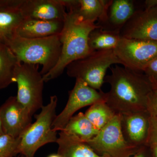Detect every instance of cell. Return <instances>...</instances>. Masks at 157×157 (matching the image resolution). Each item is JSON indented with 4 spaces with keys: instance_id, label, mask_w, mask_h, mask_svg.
Wrapping results in <instances>:
<instances>
[{
    "instance_id": "9",
    "label": "cell",
    "mask_w": 157,
    "mask_h": 157,
    "mask_svg": "<svg viewBox=\"0 0 157 157\" xmlns=\"http://www.w3.org/2000/svg\"><path fill=\"white\" fill-rule=\"evenodd\" d=\"M114 52L124 67L143 72L149 63L157 58V42L121 38Z\"/></svg>"
},
{
    "instance_id": "21",
    "label": "cell",
    "mask_w": 157,
    "mask_h": 157,
    "mask_svg": "<svg viewBox=\"0 0 157 157\" xmlns=\"http://www.w3.org/2000/svg\"><path fill=\"white\" fill-rule=\"evenodd\" d=\"M121 39L119 34L104 30L98 27L90 33L88 45L92 52L114 50Z\"/></svg>"
},
{
    "instance_id": "6",
    "label": "cell",
    "mask_w": 157,
    "mask_h": 157,
    "mask_svg": "<svg viewBox=\"0 0 157 157\" xmlns=\"http://www.w3.org/2000/svg\"><path fill=\"white\" fill-rule=\"evenodd\" d=\"M39 65L19 63L14 75L17 86V101L32 116L43 107V76L39 71Z\"/></svg>"
},
{
    "instance_id": "24",
    "label": "cell",
    "mask_w": 157,
    "mask_h": 157,
    "mask_svg": "<svg viewBox=\"0 0 157 157\" xmlns=\"http://www.w3.org/2000/svg\"><path fill=\"white\" fill-rule=\"evenodd\" d=\"M143 73L151 83L153 89L157 87V58L149 63Z\"/></svg>"
},
{
    "instance_id": "22",
    "label": "cell",
    "mask_w": 157,
    "mask_h": 157,
    "mask_svg": "<svg viewBox=\"0 0 157 157\" xmlns=\"http://www.w3.org/2000/svg\"><path fill=\"white\" fill-rule=\"evenodd\" d=\"M84 114L94 126L99 131L109 123L116 115L105 101L93 104Z\"/></svg>"
},
{
    "instance_id": "4",
    "label": "cell",
    "mask_w": 157,
    "mask_h": 157,
    "mask_svg": "<svg viewBox=\"0 0 157 157\" xmlns=\"http://www.w3.org/2000/svg\"><path fill=\"white\" fill-rule=\"evenodd\" d=\"M58 98L51 96L47 105L41 108L38 114L34 115L36 120L25 130L20 138L17 153L24 157H34L40 147L47 144L56 142L57 133L52 128L56 116Z\"/></svg>"
},
{
    "instance_id": "14",
    "label": "cell",
    "mask_w": 157,
    "mask_h": 157,
    "mask_svg": "<svg viewBox=\"0 0 157 157\" xmlns=\"http://www.w3.org/2000/svg\"><path fill=\"white\" fill-rule=\"evenodd\" d=\"M150 117L147 110L121 115L122 132L129 144L137 147L147 145Z\"/></svg>"
},
{
    "instance_id": "11",
    "label": "cell",
    "mask_w": 157,
    "mask_h": 157,
    "mask_svg": "<svg viewBox=\"0 0 157 157\" xmlns=\"http://www.w3.org/2000/svg\"><path fill=\"white\" fill-rule=\"evenodd\" d=\"M121 38L157 42V7L138 11L120 32Z\"/></svg>"
},
{
    "instance_id": "25",
    "label": "cell",
    "mask_w": 157,
    "mask_h": 157,
    "mask_svg": "<svg viewBox=\"0 0 157 157\" xmlns=\"http://www.w3.org/2000/svg\"><path fill=\"white\" fill-rule=\"evenodd\" d=\"M157 142V117L151 116L149 120L148 138L147 145L149 146Z\"/></svg>"
},
{
    "instance_id": "29",
    "label": "cell",
    "mask_w": 157,
    "mask_h": 157,
    "mask_svg": "<svg viewBox=\"0 0 157 157\" xmlns=\"http://www.w3.org/2000/svg\"><path fill=\"white\" fill-rule=\"evenodd\" d=\"M148 146L150 149L151 157H157V142Z\"/></svg>"
},
{
    "instance_id": "33",
    "label": "cell",
    "mask_w": 157,
    "mask_h": 157,
    "mask_svg": "<svg viewBox=\"0 0 157 157\" xmlns=\"http://www.w3.org/2000/svg\"><path fill=\"white\" fill-rule=\"evenodd\" d=\"M154 90L155 91L157 92V87L155 88V89Z\"/></svg>"
},
{
    "instance_id": "7",
    "label": "cell",
    "mask_w": 157,
    "mask_h": 157,
    "mask_svg": "<svg viewBox=\"0 0 157 157\" xmlns=\"http://www.w3.org/2000/svg\"><path fill=\"white\" fill-rule=\"evenodd\" d=\"M86 143L104 157H131L140 148L132 146L125 140L120 114H116L96 136Z\"/></svg>"
},
{
    "instance_id": "30",
    "label": "cell",
    "mask_w": 157,
    "mask_h": 157,
    "mask_svg": "<svg viewBox=\"0 0 157 157\" xmlns=\"http://www.w3.org/2000/svg\"><path fill=\"white\" fill-rule=\"evenodd\" d=\"M4 134H5V133H4V131H3L2 121H1V118H0V135Z\"/></svg>"
},
{
    "instance_id": "13",
    "label": "cell",
    "mask_w": 157,
    "mask_h": 157,
    "mask_svg": "<svg viewBox=\"0 0 157 157\" xmlns=\"http://www.w3.org/2000/svg\"><path fill=\"white\" fill-rule=\"evenodd\" d=\"M24 18L64 21L67 12L61 0H18Z\"/></svg>"
},
{
    "instance_id": "32",
    "label": "cell",
    "mask_w": 157,
    "mask_h": 157,
    "mask_svg": "<svg viewBox=\"0 0 157 157\" xmlns=\"http://www.w3.org/2000/svg\"><path fill=\"white\" fill-rule=\"evenodd\" d=\"M17 157H24V156H23L22 155H18V156Z\"/></svg>"
},
{
    "instance_id": "27",
    "label": "cell",
    "mask_w": 157,
    "mask_h": 157,
    "mask_svg": "<svg viewBox=\"0 0 157 157\" xmlns=\"http://www.w3.org/2000/svg\"><path fill=\"white\" fill-rule=\"evenodd\" d=\"M131 157H151L149 147L147 145L140 147L136 153Z\"/></svg>"
},
{
    "instance_id": "23",
    "label": "cell",
    "mask_w": 157,
    "mask_h": 157,
    "mask_svg": "<svg viewBox=\"0 0 157 157\" xmlns=\"http://www.w3.org/2000/svg\"><path fill=\"white\" fill-rule=\"evenodd\" d=\"M20 138L4 134L0 135V157H14L18 155Z\"/></svg>"
},
{
    "instance_id": "12",
    "label": "cell",
    "mask_w": 157,
    "mask_h": 157,
    "mask_svg": "<svg viewBox=\"0 0 157 157\" xmlns=\"http://www.w3.org/2000/svg\"><path fill=\"white\" fill-rule=\"evenodd\" d=\"M144 9V2L111 0L106 16L96 25L104 30L120 34L121 29L129 20L138 11Z\"/></svg>"
},
{
    "instance_id": "19",
    "label": "cell",
    "mask_w": 157,
    "mask_h": 157,
    "mask_svg": "<svg viewBox=\"0 0 157 157\" xmlns=\"http://www.w3.org/2000/svg\"><path fill=\"white\" fill-rule=\"evenodd\" d=\"M62 131L84 142L92 139L99 132L82 112L73 116Z\"/></svg>"
},
{
    "instance_id": "2",
    "label": "cell",
    "mask_w": 157,
    "mask_h": 157,
    "mask_svg": "<svg viewBox=\"0 0 157 157\" xmlns=\"http://www.w3.org/2000/svg\"><path fill=\"white\" fill-rule=\"evenodd\" d=\"M98 27L95 23L80 21L72 12H67L60 34V56L55 67L43 76L45 82L57 78L70 63L91 53L88 45L89 36L92 31Z\"/></svg>"
},
{
    "instance_id": "28",
    "label": "cell",
    "mask_w": 157,
    "mask_h": 157,
    "mask_svg": "<svg viewBox=\"0 0 157 157\" xmlns=\"http://www.w3.org/2000/svg\"><path fill=\"white\" fill-rule=\"evenodd\" d=\"M144 9L157 7V0H146L144 1Z\"/></svg>"
},
{
    "instance_id": "1",
    "label": "cell",
    "mask_w": 157,
    "mask_h": 157,
    "mask_svg": "<svg viewBox=\"0 0 157 157\" xmlns=\"http://www.w3.org/2000/svg\"><path fill=\"white\" fill-rule=\"evenodd\" d=\"M116 64L109 68L111 73L105 77L110 90L106 103L116 114L147 110L149 98L154 89L143 72Z\"/></svg>"
},
{
    "instance_id": "20",
    "label": "cell",
    "mask_w": 157,
    "mask_h": 157,
    "mask_svg": "<svg viewBox=\"0 0 157 157\" xmlns=\"http://www.w3.org/2000/svg\"><path fill=\"white\" fill-rule=\"evenodd\" d=\"M18 63L9 46L0 43V90L14 82V70Z\"/></svg>"
},
{
    "instance_id": "10",
    "label": "cell",
    "mask_w": 157,
    "mask_h": 157,
    "mask_svg": "<svg viewBox=\"0 0 157 157\" xmlns=\"http://www.w3.org/2000/svg\"><path fill=\"white\" fill-rule=\"evenodd\" d=\"M32 116L17 101L11 96L0 107V118L5 134L19 138L32 124Z\"/></svg>"
},
{
    "instance_id": "26",
    "label": "cell",
    "mask_w": 157,
    "mask_h": 157,
    "mask_svg": "<svg viewBox=\"0 0 157 157\" xmlns=\"http://www.w3.org/2000/svg\"><path fill=\"white\" fill-rule=\"evenodd\" d=\"M147 110L151 116L157 117V92L154 90L150 96Z\"/></svg>"
},
{
    "instance_id": "31",
    "label": "cell",
    "mask_w": 157,
    "mask_h": 157,
    "mask_svg": "<svg viewBox=\"0 0 157 157\" xmlns=\"http://www.w3.org/2000/svg\"><path fill=\"white\" fill-rule=\"evenodd\" d=\"M47 157H63L61 155H60L59 154H52L51 155H49V156H48Z\"/></svg>"
},
{
    "instance_id": "18",
    "label": "cell",
    "mask_w": 157,
    "mask_h": 157,
    "mask_svg": "<svg viewBox=\"0 0 157 157\" xmlns=\"http://www.w3.org/2000/svg\"><path fill=\"white\" fill-rule=\"evenodd\" d=\"M56 143L58 145L57 153L63 157H104L98 154L86 142L63 131L59 133Z\"/></svg>"
},
{
    "instance_id": "17",
    "label": "cell",
    "mask_w": 157,
    "mask_h": 157,
    "mask_svg": "<svg viewBox=\"0 0 157 157\" xmlns=\"http://www.w3.org/2000/svg\"><path fill=\"white\" fill-rule=\"evenodd\" d=\"M18 0H1L0 4V43L6 44L16 36L24 19L17 8Z\"/></svg>"
},
{
    "instance_id": "5",
    "label": "cell",
    "mask_w": 157,
    "mask_h": 157,
    "mask_svg": "<svg viewBox=\"0 0 157 157\" xmlns=\"http://www.w3.org/2000/svg\"><path fill=\"white\" fill-rule=\"evenodd\" d=\"M116 64L121 63L114 50L99 51L74 61L66 68L68 76L81 79L90 87L101 91L107 70Z\"/></svg>"
},
{
    "instance_id": "34",
    "label": "cell",
    "mask_w": 157,
    "mask_h": 157,
    "mask_svg": "<svg viewBox=\"0 0 157 157\" xmlns=\"http://www.w3.org/2000/svg\"><path fill=\"white\" fill-rule=\"evenodd\" d=\"M1 0H0V4H1Z\"/></svg>"
},
{
    "instance_id": "15",
    "label": "cell",
    "mask_w": 157,
    "mask_h": 157,
    "mask_svg": "<svg viewBox=\"0 0 157 157\" xmlns=\"http://www.w3.org/2000/svg\"><path fill=\"white\" fill-rule=\"evenodd\" d=\"M111 0H63L68 12L73 13L78 20L84 22H95L106 16Z\"/></svg>"
},
{
    "instance_id": "8",
    "label": "cell",
    "mask_w": 157,
    "mask_h": 157,
    "mask_svg": "<svg viewBox=\"0 0 157 157\" xmlns=\"http://www.w3.org/2000/svg\"><path fill=\"white\" fill-rule=\"evenodd\" d=\"M106 97L107 93L94 89L81 79H76L74 87L69 92L66 106L53 121L52 128L57 132L63 131L78 110L97 102H106Z\"/></svg>"
},
{
    "instance_id": "16",
    "label": "cell",
    "mask_w": 157,
    "mask_h": 157,
    "mask_svg": "<svg viewBox=\"0 0 157 157\" xmlns=\"http://www.w3.org/2000/svg\"><path fill=\"white\" fill-rule=\"evenodd\" d=\"M64 21L24 18L16 31V36L26 39H38L59 35Z\"/></svg>"
},
{
    "instance_id": "3",
    "label": "cell",
    "mask_w": 157,
    "mask_h": 157,
    "mask_svg": "<svg viewBox=\"0 0 157 157\" xmlns=\"http://www.w3.org/2000/svg\"><path fill=\"white\" fill-rule=\"evenodd\" d=\"M6 45L13 52L20 63L42 65L40 73L42 76L56 66L61 52L60 34L38 39L15 36Z\"/></svg>"
}]
</instances>
